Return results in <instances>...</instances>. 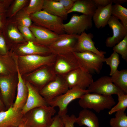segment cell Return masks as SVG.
Wrapping results in <instances>:
<instances>
[{"instance_id":"6da1fadb","label":"cell","mask_w":127,"mask_h":127,"mask_svg":"<svg viewBox=\"0 0 127 127\" xmlns=\"http://www.w3.org/2000/svg\"><path fill=\"white\" fill-rule=\"evenodd\" d=\"M56 55L51 54L46 55H31L18 57L16 62L20 73L34 71L45 65L53 66Z\"/></svg>"},{"instance_id":"30bf717a","label":"cell","mask_w":127,"mask_h":127,"mask_svg":"<svg viewBox=\"0 0 127 127\" xmlns=\"http://www.w3.org/2000/svg\"><path fill=\"white\" fill-rule=\"evenodd\" d=\"M69 89L63 76L57 75L39 92L48 103L55 97L66 93Z\"/></svg>"},{"instance_id":"f35d334b","label":"cell","mask_w":127,"mask_h":127,"mask_svg":"<svg viewBox=\"0 0 127 127\" xmlns=\"http://www.w3.org/2000/svg\"><path fill=\"white\" fill-rule=\"evenodd\" d=\"M7 43L2 32H0V54L5 55L8 54Z\"/></svg>"},{"instance_id":"7c38bea8","label":"cell","mask_w":127,"mask_h":127,"mask_svg":"<svg viewBox=\"0 0 127 127\" xmlns=\"http://www.w3.org/2000/svg\"><path fill=\"white\" fill-rule=\"evenodd\" d=\"M91 92L106 95L123 92L112 83L111 77L102 76L93 82L88 87Z\"/></svg>"},{"instance_id":"74e56055","label":"cell","mask_w":127,"mask_h":127,"mask_svg":"<svg viewBox=\"0 0 127 127\" xmlns=\"http://www.w3.org/2000/svg\"><path fill=\"white\" fill-rule=\"evenodd\" d=\"M64 124V127H74V124L76 123V117L74 114L70 116L66 114L60 116Z\"/></svg>"},{"instance_id":"cb8c5ba5","label":"cell","mask_w":127,"mask_h":127,"mask_svg":"<svg viewBox=\"0 0 127 127\" xmlns=\"http://www.w3.org/2000/svg\"><path fill=\"white\" fill-rule=\"evenodd\" d=\"M43 9L51 14L60 17L63 20L67 18V11L56 0H44Z\"/></svg>"},{"instance_id":"d4e9b609","label":"cell","mask_w":127,"mask_h":127,"mask_svg":"<svg viewBox=\"0 0 127 127\" xmlns=\"http://www.w3.org/2000/svg\"><path fill=\"white\" fill-rule=\"evenodd\" d=\"M80 126L99 127L98 118L95 114L87 109H83L76 118V123Z\"/></svg>"},{"instance_id":"f1b7e54d","label":"cell","mask_w":127,"mask_h":127,"mask_svg":"<svg viewBox=\"0 0 127 127\" xmlns=\"http://www.w3.org/2000/svg\"><path fill=\"white\" fill-rule=\"evenodd\" d=\"M12 19L18 26L29 27L32 24L30 16L27 14L24 8L18 12Z\"/></svg>"},{"instance_id":"60d3db41","label":"cell","mask_w":127,"mask_h":127,"mask_svg":"<svg viewBox=\"0 0 127 127\" xmlns=\"http://www.w3.org/2000/svg\"><path fill=\"white\" fill-rule=\"evenodd\" d=\"M52 124L49 127H64V124L60 117L58 115L53 117Z\"/></svg>"},{"instance_id":"44dd1931","label":"cell","mask_w":127,"mask_h":127,"mask_svg":"<svg viewBox=\"0 0 127 127\" xmlns=\"http://www.w3.org/2000/svg\"><path fill=\"white\" fill-rule=\"evenodd\" d=\"M18 46L16 50L23 55H46L51 54L48 48L34 42H26Z\"/></svg>"},{"instance_id":"e0dca14e","label":"cell","mask_w":127,"mask_h":127,"mask_svg":"<svg viewBox=\"0 0 127 127\" xmlns=\"http://www.w3.org/2000/svg\"><path fill=\"white\" fill-rule=\"evenodd\" d=\"M93 37L92 34H87L85 32L79 35L74 46L73 52H91L104 56L105 52L99 51L95 47L94 42L92 40Z\"/></svg>"},{"instance_id":"bcb514c9","label":"cell","mask_w":127,"mask_h":127,"mask_svg":"<svg viewBox=\"0 0 127 127\" xmlns=\"http://www.w3.org/2000/svg\"><path fill=\"white\" fill-rule=\"evenodd\" d=\"M17 127H27L26 121H23Z\"/></svg>"},{"instance_id":"ab89813d","label":"cell","mask_w":127,"mask_h":127,"mask_svg":"<svg viewBox=\"0 0 127 127\" xmlns=\"http://www.w3.org/2000/svg\"><path fill=\"white\" fill-rule=\"evenodd\" d=\"M13 0H0V14L6 13Z\"/></svg>"},{"instance_id":"836d02e7","label":"cell","mask_w":127,"mask_h":127,"mask_svg":"<svg viewBox=\"0 0 127 127\" xmlns=\"http://www.w3.org/2000/svg\"><path fill=\"white\" fill-rule=\"evenodd\" d=\"M44 0H30L28 5L24 8L29 15L39 12L43 9Z\"/></svg>"},{"instance_id":"2e32d148","label":"cell","mask_w":127,"mask_h":127,"mask_svg":"<svg viewBox=\"0 0 127 127\" xmlns=\"http://www.w3.org/2000/svg\"><path fill=\"white\" fill-rule=\"evenodd\" d=\"M107 24L112 29L113 35L107 38L105 45L107 47H113L127 35V29L118 19L112 15L109 19Z\"/></svg>"},{"instance_id":"52a82bcc","label":"cell","mask_w":127,"mask_h":127,"mask_svg":"<svg viewBox=\"0 0 127 127\" xmlns=\"http://www.w3.org/2000/svg\"><path fill=\"white\" fill-rule=\"evenodd\" d=\"M73 52L82 67L89 73L91 74L100 73L104 62V56L89 51Z\"/></svg>"},{"instance_id":"5bb4252c","label":"cell","mask_w":127,"mask_h":127,"mask_svg":"<svg viewBox=\"0 0 127 127\" xmlns=\"http://www.w3.org/2000/svg\"><path fill=\"white\" fill-rule=\"evenodd\" d=\"M29 28L36 39V43L48 47L59 38V35L47 28L34 24Z\"/></svg>"},{"instance_id":"8d00e7d4","label":"cell","mask_w":127,"mask_h":127,"mask_svg":"<svg viewBox=\"0 0 127 127\" xmlns=\"http://www.w3.org/2000/svg\"><path fill=\"white\" fill-rule=\"evenodd\" d=\"M18 29L26 42L31 41L36 43V39L29 27L18 26Z\"/></svg>"},{"instance_id":"5b68a950","label":"cell","mask_w":127,"mask_h":127,"mask_svg":"<svg viewBox=\"0 0 127 127\" xmlns=\"http://www.w3.org/2000/svg\"><path fill=\"white\" fill-rule=\"evenodd\" d=\"M30 120L26 121L28 127H49L54 119L56 111L54 107L48 105L33 109Z\"/></svg>"},{"instance_id":"ffe728a7","label":"cell","mask_w":127,"mask_h":127,"mask_svg":"<svg viewBox=\"0 0 127 127\" xmlns=\"http://www.w3.org/2000/svg\"><path fill=\"white\" fill-rule=\"evenodd\" d=\"M16 67L18 73V83L17 93L16 99L13 107L17 111H20L22 109L26 101L28 95L27 88L22 78L18 66L16 63Z\"/></svg>"},{"instance_id":"603a6c76","label":"cell","mask_w":127,"mask_h":127,"mask_svg":"<svg viewBox=\"0 0 127 127\" xmlns=\"http://www.w3.org/2000/svg\"><path fill=\"white\" fill-rule=\"evenodd\" d=\"M97 8L93 0H76L67 13L76 12L92 17Z\"/></svg>"},{"instance_id":"7dc6e473","label":"cell","mask_w":127,"mask_h":127,"mask_svg":"<svg viewBox=\"0 0 127 127\" xmlns=\"http://www.w3.org/2000/svg\"><path fill=\"white\" fill-rule=\"evenodd\" d=\"M4 106L3 103L0 98V111H3Z\"/></svg>"},{"instance_id":"9a60e30c","label":"cell","mask_w":127,"mask_h":127,"mask_svg":"<svg viewBox=\"0 0 127 127\" xmlns=\"http://www.w3.org/2000/svg\"><path fill=\"white\" fill-rule=\"evenodd\" d=\"M26 84L27 88L28 95L26 101L22 108V113L25 114L37 107L48 105L36 88L28 82Z\"/></svg>"},{"instance_id":"8992f818","label":"cell","mask_w":127,"mask_h":127,"mask_svg":"<svg viewBox=\"0 0 127 127\" xmlns=\"http://www.w3.org/2000/svg\"><path fill=\"white\" fill-rule=\"evenodd\" d=\"M62 76L69 89L76 88L86 90L93 81L92 74L82 67Z\"/></svg>"},{"instance_id":"ac0fdd59","label":"cell","mask_w":127,"mask_h":127,"mask_svg":"<svg viewBox=\"0 0 127 127\" xmlns=\"http://www.w3.org/2000/svg\"><path fill=\"white\" fill-rule=\"evenodd\" d=\"M20 111L11 107L6 111H0V127H17L24 121Z\"/></svg>"},{"instance_id":"d6a6232c","label":"cell","mask_w":127,"mask_h":127,"mask_svg":"<svg viewBox=\"0 0 127 127\" xmlns=\"http://www.w3.org/2000/svg\"><path fill=\"white\" fill-rule=\"evenodd\" d=\"M104 62L109 65L110 68L109 75L111 76L117 70L120 63V60L118 54L114 52L108 58L104 59Z\"/></svg>"},{"instance_id":"f6af8a7d","label":"cell","mask_w":127,"mask_h":127,"mask_svg":"<svg viewBox=\"0 0 127 127\" xmlns=\"http://www.w3.org/2000/svg\"><path fill=\"white\" fill-rule=\"evenodd\" d=\"M112 3L115 4H123L127 1V0H111Z\"/></svg>"},{"instance_id":"ee69618b","label":"cell","mask_w":127,"mask_h":127,"mask_svg":"<svg viewBox=\"0 0 127 127\" xmlns=\"http://www.w3.org/2000/svg\"><path fill=\"white\" fill-rule=\"evenodd\" d=\"M6 13L0 14V32H2L7 20Z\"/></svg>"},{"instance_id":"83f0119b","label":"cell","mask_w":127,"mask_h":127,"mask_svg":"<svg viewBox=\"0 0 127 127\" xmlns=\"http://www.w3.org/2000/svg\"><path fill=\"white\" fill-rule=\"evenodd\" d=\"M111 15L121 20V22L127 29V9L120 4L112 5Z\"/></svg>"},{"instance_id":"4316f807","label":"cell","mask_w":127,"mask_h":127,"mask_svg":"<svg viewBox=\"0 0 127 127\" xmlns=\"http://www.w3.org/2000/svg\"><path fill=\"white\" fill-rule=\"evenodd\" d=\"M111 80L114 84L125 94H127V70H117L111 75Z\"/></svg>"},{"instance_id":"7a4b0ae2","label":"cell","mask_w":127,"mask_h":127,"mask_svg":"<svg viewBox=\"0 0 127 127\" xmlns=\"http://www.w3.org/2000/svg\"><path fill=\"white\" fill-rule=\"evenodd\" d=\"M78 103L83 109H92L99 113L104 109H111L116 102L112 95L90 93L83 95L79 99Z\"/></svg>"},{"instance_id":"7bdbcfd3","label":"cell","mask_w":127,"mask_h":127,"mask_svg":"<svg viewBox=\"0 0 127 127\" xmlns=\"http://www.w3.org/2000/svg\"><path fill=\"white\" fill-rule=\"evenodd\" d=\"M93 0L97 8L105 7L111 3H112L111 0Z\"/></svg>"},{"instance_id":"8fae6325","label":"cell","mask_w":127,"mask_h":127,"mask_svg":"<svg viewBox=\"0 0 127 127\" xmlns=\"http://www.w3.org/2000/svg\"><path fill=\"white\" fill-rule=\"evenodd\" d=\"M79 35L65 33L60 35L58 39L47 48L51 54L56 55L72 52Z\"/></svg>"},{"instance_id":"d590c367","label":"cell","mask_w":127,"mask_h":127,"mask_svg":"<svg viewBox=\"0 0 127 127\" xmlns=\"http://www.w3.org/2000/svg\"><path fill=\"white\" fill-rule=\"evenodd\" d=\"M113 50L121 55L122 58L127 61V35L118 43L113 47Z\"/></svg>"},{"instance_id":"277c9868","label":"cell","mask_w":127,"mask_h":127,"mask_svg":"<svg viewBox=\"0 0 127 127\" xmlns=\"http://www.w3.org/2000/svg\"><path fill=\"white\" fill-rule=\"evenodd\" d=\"M89 89L83 90L76 88L69 89L65 93L57 96L48 103V105L59 108L58 115L60 117L67 114V107L72 101L80 99L84 95L91 92Z\"/></svg>"},{"instance_id":"3957f363","label":"cell","mask_w":127,"mask_h":127,"mask_svg":"<svg viewBox=\"0 0 127 127\" xmlns=\"http://www.w3.org/2000/svg\"><path fill=\"white\" fill-rule=\"evenodd\" d=\"M34 24L47 28L59 35L65 33L63 20L60 17L51 14L44 10L30 15Z\"/></svg>"},{"instance_id":"7402d4cb","label":"cell","mask_w":127,"mask_h":127,"mask_svg":"<svg viewBox=\"0 0 127 127\" xmlns=\"http://www.w3.org/2000/svg\"><path fill=\"white\" fill-rule=\"evenodd\" d=\"M112 3L104 7L97 8L92 17V19L95 27L98 28L104 27L112 15Z\"/></svg>"},{"instance_id":"1f68e13d","label":"cell","mask_w":127,"mask_h":127,"mask_svg":"<svg viewBox=\"0 0 127 127\" xmlns=\"http://www.w3.org/2000/svg\"><path fill=\"white\" fill-rule=\"evenodd\" d=\"M117 95L118 102L108 112V113L109 115H111L118 111H125L127 107V94L122 92L119 93Z\"/></svg>"},{"instance_id":"484cf974","label":"cell","mask_w":127,"mask_h":127,"mask_svg":"<svg viewBox=\"0 0 127 127\" xmlns=\"http://www.w3.org/2000/svg\"><path fill=\"white\" fill-rule=\"evenodd\" d=\"M13 87V81L9 75L0 76V89L3 100L6 105L9 104Z\"/></svg>"},{"instance_id":"ba28073f","label":"cell","mask_w":127,"mask_h":127,"mask_svg":"<svg viewBox=\"0 0 127 127\" xmlns=\"http://www.w3.org/2000/svg\"><path fill=\"white\" fill-rule=\"evenodd\" d=\"M81 67L80 63L73 52L56 55L52 67L57 75L63 76Z\"/></svg>"},{"instance_id":"9c48e42d","label":"cell","mask_w":127,"mask_h":127,"mask_svg":"<svg viewBox=\"0 0 127 127\" xmlns=\"http://www.w3.org/2000/svg\"><path fill=\"white\" fill-rule=\"evenodd\" d=\"M92 17L82 14L73 15L67 23L63 26L66 34L79 35L91 28L92 26Z\"/></svg>"},{"instance_id":"4fadbf2b","label":"cell","mask_w":127,"mask_h":127,"mask_svg":"<svg viewBox=\"0 0 127 127\" xmlns=\"http://www.w3.org/2000/svg\"><path fill=\"white\" fill-rule=\"evenodd\" d=\"M57 75L52 66L45 65L34 71L29 76L30 81L40 90L49 82L54 80Z\"/></svg>"},{"instance_id":"e575fe53","label":"cell","mask_w":127,"mask_h":127,"mask_svg":"<svg viewBox=\"0 0 127 127\" xmlns=\"http://www.w3.org/2000/svg\"><path fill=\"white\" fill-rule=\"evenodd\" d=\"M8 54H0V74L3 75L10 74L11 72L12 65L8 57Z\"/></svg>"},{"instance_id":"f546056e","label":"cell","mask_w":127,"mask_h":127,"mask_svg":"<svg viewBox=\"0 0 127 127\" xmlns=\"http://www.w3.org/2000/svg\"><path fill=\"white\" fill-rule=\"evenodd\" d=\"M124 111L116 112L115 117L111 118L110 120L111 127H127V116Z\"/></svg>"},{"instance_id":"b9f144b4","label":"cell","mask_w":127,"mask_h":127,"mask_svg":"<svg viewBox=\"0 0 127 127\" xmlns=\"http://www.w3.org/2000/svg\"><path fill=\"white\" fill-rule=\"evenodd\" d=\"M63 6L67 12L72 7L76 0H56Z\"/></svg>"},{"instance_id":"4dcf8cb0","label":"cell","mask_w":127,"mask_h":127,"mask_svg":"<svg viewBox=\"0 0 127 127\" xmlns=\"http://www.w3.org/2000/svg\"><path fill=\"white\" fill-rule=\"evenodd\" d=\"M29 1L28 0H13L6 12L7 18L13 17L18 12L25 7Z\"/></svg>"},{"instance_id":"d6986e66","label":"cell","mask_w":127,"mask_h":127,"mask_svg":"<svg viewBox=\"0 0 127 127\" xmlns=\"http://www.w3.org/2000/svg\"><path fill=\"white\" fill-rule=\"evenodd\" d=\"M2 32L7 44L8 42L16 44L26 42L18 29V25L11 19L8 18Z\"/></svg>"}]
</instances>
